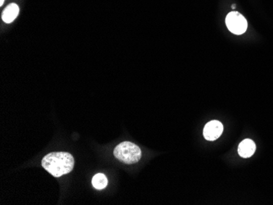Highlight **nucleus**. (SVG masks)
<instances>
[{
    "label": "nucleus",
    "mask_w": 273,
    "mask_h": 205,
    "mask_svg": "<svg viewBox=\"0 0 273 205\" xmlns=\"http://www.w3.org/2000/svg\"><path fill=\"white\" fill-rule=\"evenodd\" d=\"M93 186L98 190H103L107 186L108 181L107 178L103 173H98L94 176L92 180Z\"/></svg>",
    "instance_id": "7"
},
{
    "label": "nucleus",
    "mask_w": 273,
    "mask_h": 205,
    "mask_svg": "<svg viewBox=\"0 0 273 205\" xmlns=\"http://www.w3.org/2000/svg\"><path fill=\"white\" fill-rule=\"evenodd\" d=\"M223 125L218 120H212L204 128V137L208 141H215L222 135Z\"/></svg>",
    "instance_id": "4"
},
{
    "label": "nucleus",
    "mask_w": 273,
    "mask_h": 205,
    "mask_svg": "<svg viewBox=\"0 0 273 205\" xmlns=\"http://www.w3.org/2000/svg\"><path fill=\"white\" fill-rule=\"evenodd\" d=\"M19 7L16 4H10L3 11L2 19L5 23H12L19 14Z\"/></svg>",
    "instance_id": "6"
},
{
    "label": "nucleus",
    "mask_w": 273,
    "mask_h": 205,
    "mask_svg": "<svg viewBox=\"0 0 273 205\" xmlns=\"http://www.w3.org/2000/svg\"><path fill=\"white\" fill-rule=\"evenodd\" d=\"M255 150H256V145L254 141H252L250 139H245L239 145L238 153L242 158H249L254 154Z\"/></svg>",
    "instance_id": "5"
},
{
    "label": "nucleus",
    "mask_w": 273,
    "mask_h": 205,
    "mask_svg": "<svg viewBox=\"0 0 273 205\" xmlns=\"http://www.w3.org/2000/svg\"><path fill=\"white\" fill-rule=\"evenodd\" d=\"M226 25L233 34H244L248 27V22L243 15L238 12H231L226 17Z\"/></svg>",
    "instance_id": "3"
},
{
    "label": "nucleus",
    "mask_w": 273,
    "mask_h": 205,
    "mask_svg": "<svg viewBox=\"0 0 273 205\" xmlns=\"http://www.w3.org/2000/svg\"><path fill=\"white\" fill-rule=\"evenodd\" d=\"M74 165L75 161L73 156L67 152H53L42 160L43 169L56 178L71 173Z\"/></svg>",
    "instance_id": "1"
},
{
    "label": "nucleus",
    "mask_w": 273,
    "mask_h": 205,
    "mask_svg": "<svg viewBox=\"0 0 273 205\" xmlns=\"http://www.w3.org/2000/svg\"><path fill=\"white\" fill-rule=\"evenodd\" d=\"M5 0H0V6H3L4 3H5Z\"/></svg>",
    "instance_id": "8"
},
{
    "label": "nucleus",
    "mask_w": 273,
    "mask_h": 205,
    "mask_svg": "<svg viewBox=\"0 0 273 205\" xmlns=\"http://www.w3.org/2000/svg\"><path fill=\"white\" fill-rule=\"evenodd\" d=\"M114 156L124 164L132 165L140 161L142 151L141 149L135 144L129 141H124L115 148Z\"/></svg>",
    "instance_id": "2"
},
{
    "label": "nucleus",
    "mask_w": 273,
    "mask_h": 205,
    "mask_svg": "<svg viewBox=\"0 0 273 205\" xmlns=\"http://www.w3.org/2000/svg\"><path fill=\"white\" fill-rule=\"evenodd\" d=\"M236 7H237V5H232V9H236Z\"/></svg>",
    "instance_id": "9"
}]
</instances>
